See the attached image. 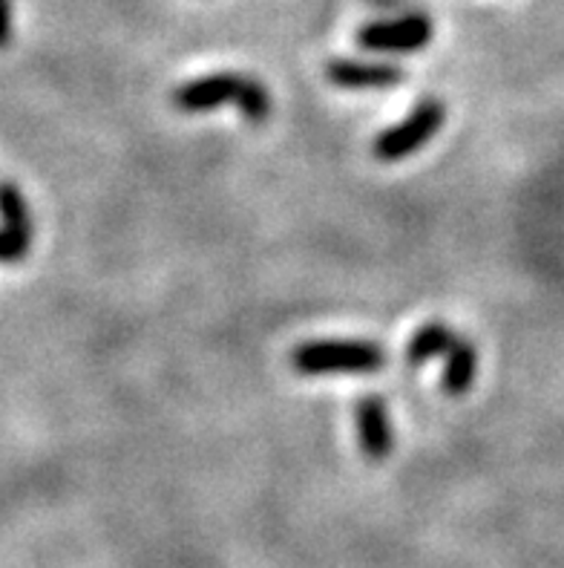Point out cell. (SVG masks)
I'll use <instances>...</instances> for the list:
<instances>
[{"label":"cell","mask_w":564,"mask_h":568,"mask_svg":"<svg viewBox=\"0 0 564 568\" xmlns=\"http://www.w3.org/2000/svg\"><path fill=\"white\" fill-rule=\"evenodd\" d=\"M355 418H358V439L363 456L369 462H383L394 447L392 422H389L383 398L375 396V393L360 398L358 407H355Z\"/></svg>","instance_id":"6"},{"label":"cell","mask_w":564,"mask_h":568,"mask_svg":"<svg viewBox=\"0 0 564 568\" xmlns=\"http://www.w3.org/2000/svg\"><path fill=\"white\" fill-rule=\"evenodd\" d=\"M326 79L340 90L366 93V90H392L407 79L403 67L392 61H355V58H331L326 64Z\"/></svg>","instance_id":"4"},{"label":"cell","mask_w":564,"mask_h":568,"mask_svg":"<svg viewBox=\"0 0 564 568\" xmlns=\"http://www.w3.org/2000/svg\"><path fill=\"white\" fill-rule=\"evenodd\" d=\"M234 104L239 108V113H243L245 122L250 124H263L268 122V115H271V93L265 90L263 81L257 79H245L239 81V87H236V95H234Z\"/></svg>","instance_id":"10"},{"label":"cell","mask_w":564,"mask_h":568,"mask_svg":"<svg viewBox=\"0 0 564 568\" xmlns=\"http://www.w3.org/2000/svg\"><path fill=\"white\" fill-rule=\"evenodd\" d=\"M432 41V21L423 12L398 14L358 29V47L366 52H421Z\"/></svg>","instance_id":"3"},{"label":"cell","mask_w":564,"mask_h":568,"mask_svg":"<svg viewBox=\"0 0 564 568\" xmlns=\"http://www.w3.org/2000/svg\"><path fill=\"white\" fill-rule=\"evenodd\" d=\"M27 254H29L27 243L14 240L12 234H7V231H0V263H21Z\"/></svg>","instance_id":"11"},{"label":"cell","mask_w":564,"mask_h":568,"mask_svg":"<svg viewBox=\"0 0 564 568\" xmlns=\"http://www.w3.org/2000/svg\"><path fill=\"white\" fill-rule=\"evenodd\" d=\"M239 81H243V75H234V72H214V75L185 81L173 90V104L182 113H211L228 101L234 104Z\"/></svg>","instance_id":"5"},{"label":"cell","mask_w":564,"mask_h":568,"mask_svg":"<svg viewBox=\"0 0 564 568\" xmlns=\"http://www.w3.org/2000/svg\"><path fill=\"white\" fill-rule=\"evenodd\" d=\"M12 41V0H0V50Z\"/></svg>","instance_id":"13"},{"label":"cell","mask_w":564,"mask_h":568,"mask_svg":"<svg viewBox=\"0 0 564 568\" xmlns=\"http://www.w3.org/2000/svg\"><path fill=\"white\" fill-rule=\"evenodd\" d=\"M455 332L443 324H427L414 332L412 341L407 346V361L412 367H421L427 361L441 358V355L450 353V346L455 344Z\"/></svg>","instance_id":"9"},{"label":"cell","mask_w":564,"mask_h":568,"mask_svg":"<svg viewBox=\"0 0 564 568\" xmlns=\"http://www.w3.org/2000/svg\"><path fill=\"white\" fill-rule=\"evenodd\" d=\"M363 3L369 9H375L378 14H386V18H389V14H394V18H398V14L414 12L412 0H363Z\"/></svg>","instance_id":"12"},{"label":"cell","mask_w":564,"mask_h":568,"mask_svg":"<svg viewBox=\"0 0 564 568\" xmlns=\"http://www.w3.org/2000/svg\"><path fill=\"white\" fill-rule=\"evenodd\" d=\"M383 367V346L372 341H308L291 353L297 375H372Z\"/></svg>","instance_id":"1"},{"label":"cell","mask_w":564,"mask_h":568,"mask_svg":"<svg viewBox=\"0 0 564 568\" xmlns=\"http://www.w3.org/2000/svg\"><path fill=\"white\" fill-rule=\"evenodd\" d=\"M475 375H479V353H475V346L466 338H455V344L447 353V367H443L441 375L443 393L452 398L466 396L472 382H475Z\"/></svg>","instance_id":"7"},{"label":"cell","mask_w":564,"mask_h":568,"mask_svg":"<svg viewBox=\"0 0 564 568\" xmlns=\"http://www.w3.org/2000/svg\"><path fill=\"white\" fill-rule=\"evenodd\" d=\"M447 124V104L438 99L418 101L400 124L386 128L372 144V153L380 162H403L418 153L423 144L435 139L438 130Z\"/></svg>","instance_id":"2"},{"label":"cell","mask_w":564,"mask_h":568,"mask_svg":"<svg viewBox=\"0 0 564 568\" xmlns=\"http://www.w3.org/2000/svg\"><path fill=\"white\" fill-rule=\"evenodd\" d=\"M0 223L7 234L21 243H32V214H29L27 196L14 182H0Z\"/></svg>","instance_id":"8"}]
</instances>
